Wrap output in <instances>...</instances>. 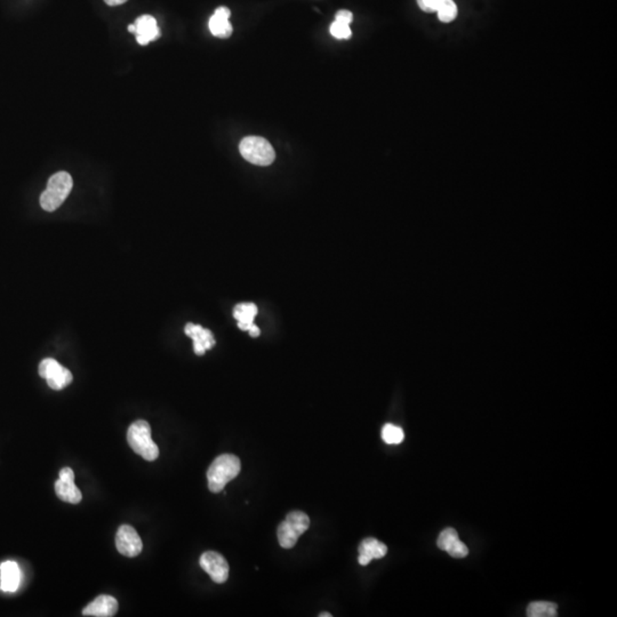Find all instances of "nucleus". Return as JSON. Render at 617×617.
I'll return each mask as SVG.
<instances>
[{
	"instance_id": "obj_1",
	"label": "nucleus",
	"mask_w": 617,
	"mask_h": 617,
	"mask_svg": "<svg viewBox=\"0 0 617 617\" xmlns=\"http://www.w3.org/2000/svg\"><path fill=\"white\" fill-rule=\"evenodd\" d=\"M240 470V460L236 455L224 454L216 457L207 471L209 491L212 493L222 492L227 484L238 476Z\"/></svg>"
},
{
	"instance_id": "obj_9",
	"label": "nucleus",
	"mask_w": 617,
	"mask_h": 617,
	"mask_svg": "<svg viewBox=\"0 0 617 617\" xmlns=\"http://www.w3.org/2000/svg\"><path fill=\"white\" fill-rule=\"evenodd\" d=\"M116 547L122 556L133 558L142 552L143 542L138 532L132 526L122 525L117 532Z\"/></svg>"
},
{
	"instance_id": "obj_7",
	"label": "nucleus",
	"mask_w": 617,
	"mask_h": 617,
	"mask_svg": "<svg viewBox=\"0 0 617 617\" xmlns=\"http://www.w3.org/2000/svg\"><path fill=\"white\" fill-rule=\"evenodd\" d=\"M199 563L214 582L222 584L228 581L229 563L222 554L215 551H207L200 557Z\"/></svg>"
},
{
	"instance_id": "obj_26",
	"label": "nucleus",
	"mask_w": 617,
	"mask_h": 617,
	"mask_svg": "<svg viewBox=\"0 0 617 617\" xmlns=\"http://www.w3.org/2000/svg\"><path fill=\"white\" fill-rule=\"evenodd\" d=\"M248 331H249V335H251L252 338H257L261 333L260 328L257 327L255 324L252 326L251 329Z\"/></svg>"
},
{
	"instance_id": "obj_15",
	"label": "nucleus",
	"mask_w": 617,
	"mask_h": 617,
	"mask_svg": "<svg viewBox=\"0 0 617 617\" xmlns=\"http://www.w3.org/2000/svg\"><path fill=\"white\" fill-rule=\"evenodd\" d=\"M21 582V572L15 561H5L0 565V589L5 592H15Z\"/></svg>"
},
{
	"instance_id": "obj_24",
	"label": "nucleus",
	"mask_w": 617,
	"mask_h": 617,
	"mask_svg": "<svg viewBox=\"0 0 617 617\" xmlns=\"http://www.w3.org/2000/svg\"><path fill=\"white\" fill-rule=\"evenodd\" d=\"M352 19H354V15H352L350 10H338V13L335 14V21L344 23V24H347V26H350Z\"/></svg>"
},
{
	"instance_id": "obj_25",
	"label": "nucleus",
	"mask_w": 617,
	"mask_h": 617,
	"mask_svg": "<svg viewBox=\"0 0 617 617\" xmlns=\"http://www.w3.org/2000/svg\"><path fill=\"white\" fill-rule=\"evenodd\" d=\"M104 1H106V5H109V6H120V5L125 3L127 0H104Z\"/></svg>"
},
{
	"instance_id": "obj_18",
	"label": "nucleus",
	"mask_w": 617,
	"mask_h": 617,
	"mask_svg": "<svg viewBox=\"0 0 617 617\" xmlns=\"http://www.w3.org/2000/svg\"><path fill=\"white\" fill-rule=\"evenodd\" d=\"M405 438V434L402 428H399L397 425H384L382 429V439L386 444L388 445H399L402 444Z\"/></svg>"
},
{
	"instance_id": "obj_11",
	"label": "nucleus",
	"mask_w": 617,
	"mask_h": 617,
	"mask_svg": "<svg viewBox=\"0 0 617 617\" xmlns=\"http://www.w3.org/2000/svg\"><path fill=\"white\" fill-rule=\"evenodd\" d=\"M118 611V601L113 595H101L83 609L84 616L111 617Z\"/></svg>"
},
{
	"instance_id": "obj_19",
	"label": "nucleus",
	"mask_w": 617,
	"mask_h": 617,
	"mask_svg": "<svg viewBox=\"0 0 617 617\" xmlns=\"http://www.w3.org/2000/svg\"><path fill=\"white\" fill-rule=\"evenodd\" d=\"M436 13H437L438 19H439L441 22L450 23L456 19L457 14H459V8H457V5L454 0H445L444 3L439 6Z\"/></svg>"
},
{
	"instance_id": "obj_21",
	"label": "nucleus",
	"mask_w": 617,
	"mask_h": 617,
	"mask_svg": "<svg viewBox=\"0 0 617 617\" xmlns=\"http://www.w3.org/2000/svg\"><path fill=\"white\" fill-rule=\"evenodd\" d=\"M331 35H333L334 38L341 39V40L345 39V40H347V39L351 38L352 31H351L350 26L335 21V22L331 23Z\"/></svg>"
},
{
	"instance_id": "obj_13",
	"label": "nucleus",
	"mask_w": 617,
	"mask_h": 617,
	"mask_svg": "<svg viewBox=\"0 0 617 617\" xmlns=\"http://www.w3.org/2000/svg\"><path fill=\"white\" fill-rule=\"evenodd\" d=\"M231 12L228 7H219L209 19L208 26L211 33L219 38H229L232 35V26L230 19Z\"/></svg>"
},
{
	"instance_id": "obj_2",
	"label": "nucleus",
	"mask_w": 617,
	"mask_h": 617,
	"mask_svg": "<svg viewBox=\"0 0 617 617\" xmlns=\"http://www.w3.org/2000/svg\"><path fill=\"white\" fill-rule=\"evenodd\" d=\"M127 441L129 447L145 460L151 462L159 456V448L152 441L151 427L145 420H138L131 425L127 431Z\"/></svg>"
},
{
	"instance_id": "obj_3",
	"label": "nucleus",
	"mask_w": 617,
	"mask_h": 617,
	"mask_svg": "<svg viewBox=\"0 0 617 617\" xmlns=\"http://www.w3.org/2000/svg\"><path fill=\"white\" fill-rule=\"evenodd\" d=\"M74 187V181L67 172H58L49 180L45 191L40 196V205L46 212H54L65 203Z\"/></svg>"
},
{
	"instance_id": "obj_17",
	"label": "nucleus",
	"mask_w": 617,
	"mask_h": 617,
	"mask_svg": "<svg viewBox=\"0 0 617 617\" xmlns=\"http://www.w3.org/2000/svg\"><path fill=\"white\" fill-rule=\"evenodd\" d=\"M558 607L556 604L549 601H535L527 607V616L529 617H554Z\"/></svg>"
},
{
	"instance_id": "obj_20",
	"label": "nucleus",
	"mask_w": 617,
	"mask_h": 617,
	"mask_svg": "<svg viewBox=\"0 0 617 617\" xmlns=\"http://www.w3.org/2000/svg\"><path fill=\"white\" fill-rule=\"evenodd\" d=\"M457 540H460L457 532L454 528H446L438 537L437 545L439 549L447 552Z\"/></svg>"
},
{
	"instance_id": "obj_6",
	"label": "nucleus",
	"mask_w": 617,
	"mask_h": 617,
	"mask_svg": "<svg viewBox=\"0 0 617 617\" xmlns=\"http://www.w3.org/2000/svg\"><path fill=\"white\" fill-rule=\"evenodd\" d=\"M39 375L47 381L49 388L53 390L65 389L72 382L70 370L62 366L55 359L47 358L39 365Z\"/></svg>"
},
{
	"instance_id": "obj_8",
	"label": "nucleus",
	"mask_w": 617,
	"mask_h": 617,
	"mask_svg": "<svg viewBox=\"0 0 617 617\" xmlns=\"http://www.w3.org/2000/svg\"><path fill=\"white\" fill-rule=\"evenodd\" d=\"M55 493L60 500L71 504H78L81 501V489L74 484V473L70 468H63L60 471L58 479L55 482Z\"/></svg>"
},
{
	"instance_id": "obj_16",
	"label": "nucleus",
	"mask_w": 617,
	"mask_h": 617,
	"mask_svg": "<svg viewBox=\"0 0 617 617\" xmlns=\"http://www.w3.org/2000/svg\"><path fill=\"white\" fill-rule=\"evenodd\" d=\"M257 306L254 303H239L233 308V317L238 322V327L241 331H249L252 326L254 325V319L256 317Z\"/></svg>"
},
{
	"instance_id": "obj_23",
	"label": "nucleus",
	"mask_w": 617,
	"mask_h": 617,
	"mask_svg": "<svg viewBox=\"0 0 617 617\" xmlns=\"http://www.w3.org/2000/svg\"><path fill=\"white\" fill-rule=\"evenodd\" d=\"M445 0H418V5L427 13H436Z\"/></svg>"
},
{
	"instance_id": "obj_4",
	"label": "nucleus",
	"mask_w": 617,
	"mask_h": 617,
	"mask_svg": "<svg viewBox=\"0 0 617 617\" xmlns=\"http://www.w3.org/2000/svg\"><path fill=\"white\" fill-rule=\"evenodd\" d=\"M239 150L245 161L257 166H269L276 159V152L272 145L265 138L258 136L242 138Z\"/></svg>"
},
{
	"instance_id": "obj_27",
	"label": "nucleus",
	"mask_w": 617,
	"mask_h": 617,
	"mask_svg": "<svg viewBox=\"0 0 617 617\" xmlns=\"http://www.w3.org/2000/svg\"><path fill=\"white\" fill-rule=\"evenodd\" d=\"M129 31L131 33H135V26H134V23H133V24H129Z\"/></svg>"
},
{
	"instance_id": "obj_28",
	"label": "nucleus",
	"mask_w": 617,
	"mask_h": 617,
	"mask_svg": "<svg viewBox=\"0 0 617 617\" xmlns=\"http://www.w3.org/2000/svg\"><path fill=\"white\" fill-rule=\"evenodd\" d=\"M319 617H331V614H329V613H322V614H319Z\"/></svg>"
},
{
	"instance_id": "obj_12",
	"label": "nucleus",
	"mask_w": 617,
	"mask_h": 617,
	"mask_svg": "<svg viewBox=\"0 0 617 617\" xmlns=\"http://www.w3.org/2000/svg\"><path fill=\"white\" fill-rule=\"evenodd\" d=\"M136 40L142 46L148 45L161 37V29L158 28L157 21L151 15H142L136 19L135 23Z\"/></svg>"
},
{
	"instance_id": "obj_10",
	"label": "nucleus",
	"mask_w": 617,
	"mask_h": 617,
	"mask_svg": "<svg viewBox=\"0 0 617 617\" xmlns=\"http://www.w3.org/2000/svg\"><path fill=\"white\" fill-rule=\"evenodd\" d=\"M184 333L192 338L193 351L198 356H203L206 351L211 350L215 345V338L212 331L206 329L203 326L189 322L184 327Z\"/></svg>"
},
{
	"instance_id": "obj_5",
	"label": "nucleus",
	"mask_w": 617,
	"mask_h": 617,
	"mask_svg": "<svg viewBox=\"0 0 617 617\" xmlns=\"http://www.w3.org/2000/svg\"><path fill=\"white\" fill-rule=\"evenodd\" d=\"M310 527L308 514L302 511H293L278 527V541L283 549L295 547L299 537Z\"/></svg>"
},
{
	"instance_id": "obj_14",
	"label": "nucleus",
	"mask_w": 617,
	"mask_h": 617,
	"mask_svg": "<svg viewBox=\"0 0 617 617\" xmlns=\"http://www.w3.org/2000/svg\"><path fill=\"white\" fill-rule=\"evenodd\" d=\"M386 553L388 548L386 544L379 542L377 538L370 537L360 543L358 561L361 566H367L373 559H381Z\"/></svg>"
},
{
	"instance_id": "obj_22",
	"label": "nucleus",
	"mask_w": 617,
	"mask_h": 617,
	"mask_svg": "<svg viewBox=\"0 0 617 617\" xmlns=\"http://www.w3.org/2000/svg\"><path fill=\"white\" fill-rule=\"evenodd\" d=\"M447 553L453 558H464L469 554V549L466 544L463 543L462 541L457 540L447 551Z\"/></svg>"
}]
</instances>
